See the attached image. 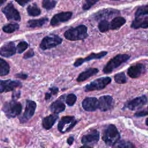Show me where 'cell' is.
I'll list each match as a JSON object with an SVG mask.
<instances>
[{
  "label": "cell",
  "mask_w": 148,
  "mask_h": 148,
  "mask_svg": "<svg viewBox=\"0 0 148 148\" xmlns=\"http://www.w3.org/2000/svg\"><path fill=\"white\" fill-rule=\"evenodd\" d=\"M64 36L69 40H84L88 36L87 28L83 24L71 28L64 32Z\"/></svg>",
  "instance_id": "6da1fadb"
},
{
  "label": "cell",
  "mask_w": 148,
  "mask_h": 148,
  "mask_svg": "<svg viewBox=\"0 0 148 148\" xmlns=\"http://www.w3.org/2000/svg\"><path fill=\"white\" fill-rule=\"evenodd\" d=\"M120 139V134L116 127L113 124H109L103 130L102 139L108 146H113Z\"/></svg>",
  "instance_id": "7a4b0ae2"
},
{
  "label": "cell",
  "mask_w": 148,
  "mask_h": 148,
  "mask_svg": "<svg viewBox=\"0 0 148 148\" xmlns=\"http://www.w3.org/2000/svg\"><path fill=\"white\" fill-rule=\"evenodd\" d=\"M2 110L8 119L14 118L21 113L22 105L16 100L12 99L4 103Z\"/></svg>",
  "instance_id": "3957f363"
},
{
  "label": "cell",
  "mask_w": 148,
  "mask_h": 148,
  "mask_svg": "<svg viewBox=\"0 0 148 148\" xmlns=\"http://www.w3.org/2000/svg\"><path fill=\"white\" fill-rule=\"evenodd\" d=\"M130 58V56L128 54H124L117 55L108 62L103 69V72L105 73H109L112 72L116 68L127 61Z\"/></svg>",
  "instance_id": "277c9868"
},
{
  "label": "cell",
  "mask_w": 148,
  "mask_h": 148,
  "mask_svg": "<svg viewBox=\"0 0 148 148\" xmlns=\"http://www.w3.org/2000/svg\"><path fill=\"white\" fill-rule=\"evenodd\" d=\"M112 81L110 77H102L98 78L85 86V91L101 90L106 87Z\"/></svg>",
  "instance_id": "5b68a950"
},
{
  "label": "cell",
  "mask_w": 148,
  "mask_h": 148,
  "mask_svg": "<svg viewBox=\"0 0 148 148\" xmlns=\"http://www.w3.org/2000/svg\"><path fill=\"white\" fill-rule=\"evenodd\" d=\"M62 39L57 35H50L43 38L40 43V48L43 50L53 48L62 43Z\"/></svg>",
  "instance_id": "8992f818"
},
{
  "label": "cell",
  "mask_w": 148,
  "mask_h": 148,
  "mask_svg": "<svg viewBox=\"0 0 148 148\" xmlns=\"http://www.w3.org/2000/svg\"><path fill=\"white\" fill-rule=\"evenodd\" d=\"M77 121L74 116H66L61 118L58 124V130L61 133H65L70 131L77 124Z\"/></svg>",
  "instance_id": "52a82bcc"
},
{
  "label": "cell",
  "mask_w": 148,
  "mask_h": 148,
  "mask_svg": "<svg viewBox=\"0 0 148 148\" xmlns=\"http://www.w3.org/2000/svg\"><path fill=\"white\" fill-rule=\"evenodd\" d=\"M36 108V104L35 102L31 100H27L26 102V106L24 114L19 119L20 122L22 123H25L31 118H32L35 113Z\"/></svg>",
  "instance_id": "ba28073f"
},
{
  "label": "cell",
  "mask_w": 148,
  "mask_h": 148,
  "mask_svg": "<svg viewBox=\"0 0 148 148\" xmlns=\"http://www.w3.org/2000/svg\"><path fill=\"white\" fill-rule=\"evenodd\" d=\"M6 18L8 20L20 21L21 17L18 10L14 7L12 3H8L5 7L2 9Z\"/></svg>",
  "instance_id": "9c48e42d"
},
{
  "label": "cell",
  "mask_w": 148,
  "mask_h": 148,
  "mask_svg": "<svg viewBox=\"0 0 148 148\" xmlns=\"http://www.w3.org/2000/svg\"><path fill=\"white\" fill-rule=\"evenodd\" d=\"M148 99L146 95H143L130 101L126 104L125 107L131 110H135L142 108L147 103Z\"/></svg>",
  "instance_id": "30bf717a"
},
{
  "label": "cell",
  "mask_w": 148,
  "mask_h": 148,
  "mask_svg": "<svg viewBox=\"0 0 148 148\" xmlns=\"http://www.w3.org/2000/svg\"><path fill=\"white\" fill-rule=\"evenodd\" d=\"M21 86V83L18 80H13L11 79L1 80L0 91L1 92H3L13 91L15 88Z\"/></svg>",
  "instance_id": "8fae6325"
},
{
  "label": "cell",
  "mask_w": 148,
  "mask_h": 148,
  "mask_svg": "<svg viewBox=\"0 0 148 148\" xmlns=\"http://www.w3.org/2000/svg\"><path fill=\"white\" fill-rule=\"evenodd\" d=\"M99 139V132L96 130H93L89 133L83 136L82 143L85 145L93 146L98 142Z\"/></svg>",
  "instance_id": "7c38bea8"
},
{
  "label": "cell",
  "mask_w": 148,
  "mask_h": 148,
  "mask_svg": "<svg viewBox=\"0 0 148 148\" xmlns=\"http://www.w3.org/2000/svg\"><path fill=\"white\" fill-rule=\"evenodd\" d=\"M72 16L71 12H62L55 14L50 21V25L55 26L61 23H64L68 21Z\"/></svg>",
  "instance_id": "4fadbf2b"
},
{
  "label": "cell",
  "mask_w": 148,
  "mask_h": 148,
  "mask_svg": "<svg viewBox=\"0 0 148 148\" xmlns=\"http://www.w3.org/2000/svg\"><path fill=\"white\" fill-rule=\"evenodd\" d=\"M16 48L13 42H8L5 43L0 49L1 56L4 57H10L16 54Z\"/></svg>",
  "instance_id": "5bb4252c"
},
{
  "label": "cell",
  "mask_w": 148,
  "mask_h": 148,
  "mask_svg": "<svg viewBox=\"0 0 148 148\" xmlns=\"http://www.w3.org/2000/svg\"><path fill=\"white\" fill-rule=\"evenodd\" d=\"M108 54L107 51H101L99 53H92L91 54H90V55H88L87 57L82 58H80L77 59L75 62L73 64V65L75 67H78L80 65H82L84 62H86V61H88L90 60H97V59H100L102 58V57H105L106 54Z\"/></svg>",
  "instance_id": "9a60e30c"
},
{
  "label": "cell",
  "mask_w": 148,
  "mask_h": 148,
  "mask_svg": "<svg viewBox=\"0 0 148 148\" xmlns=\"http://www.w3.org/2000/svg\"><path fill=\"white\" fill-rule=\"evenodd\" d=\"M113 105V98L110 95H103L98 99V109L101 112L110 110Z\"/></svg>",
  "instance_id": "2e32d148"
},
{
  "label": "cell",
  "mask_w": 148,
  "mask_h": 148,
  "mask_svg": "<svg viewBox=\"0 0 148 148\" xmlns=\"http://www.w3.org/2000/svg\"><path fill=\"white\" fill-rule=\"evenodd\" d=\"M82 107L88 112H94L98 109V99L95 97H86L82 101Z\"/></svg>",
  "instance_id": "e0dca14e"
},
{
  "label": "cell",
  "mask_w": 148,
  "mask_h": 148,
  "mask_svg": "<svg viewBox=\"0 0 148 148\" xmlns=\"http://www.w3.org/2000/svg\"><path fill=\"white\" fill-rule=\"evenodd\" d=\"M145 71V66L142 64H136L131 66L127 70L128 75L131 78H136L140 76Z\"/></svg>",
  "instance_id": "ac0fdd59"
},
{
  "label": "cell",
  "mask_w": 148,
  "mask_h": 148,
  "mask_svg": "<svg viewBox=\"0 0 148 148\" xmlns=\"http://www.w3.org/2000/svg\"><path fill=\"white\" fill-rule=\"evenodd\" d=\"M65 97V95H62L57 100L53 102L50 106V110L52 113L58 114L61 112H62L65 109V105L63 102V98Z\"/></svg>",
  "instance_id": "d6986e66"
},
{
  "label": "cell",
  "mask_w": 148,
  "mask_h": 148,
  "mask_svg": "<svg viewBox=\"0 0 148 148\" xmlns=\"http://www.w3.org/2000/svg\"><path fill=\"white\" fill-rule=\"evenodd\" d=\"M98 71H99L98 69L96 68H90L86 69V71L81 72L79 75L76 80L79 82L85 81L86 80L88 79L90 77L96 75L98 72Z\"/></svg>",
  "instance_id": "ffe728a7"
},
{
  "label": "cell",
  "mask_w": 148,
  "mask_h": 148,
  "mask_svg": "<svg viewBox=\"0 0 148 148\" xmlns=\"http://www.w3.org/2000/svg\"><path fill=\"white\" fill-rule=\"evenodd\" d=\"M58 118V114H50L43 118L42 120V126L46 130H49L54 125V123Z\"/></svg>",
  "instance_id": "44dd1931"
},
{
  "label": "cell",
  "mask_w": 148,
  "mask_h": 148,
  "mask_svg": "<svg viewBox=\"0 0 148 148\" xmlns=\"http://www.w3.org/2000/svg\"><path fill=\"white\" fill-rule=\"evenodd\" d=\"M131 27L134 29L139 28H148V17H136L132 22Z\"/></svg>",
  "instance_id": "7402d4cb"
},
{
  "label": "cell",
  "mask_w": 148,
  "mask_h": 148,
  "mask_svg": "<svg viewBox=\"0 0 148 148\" xmlns=\"http://www.w3.org/2000/svg\"><path fill=\"white\" fill-rule=\"evenodd\" d=\"M126 22L124 17L118 16L113 18L110 23V29H116L120 28Z\"/></svg>",
  "instance_id": "603a6c76"
},
{
  "label": "cell",
  "mask_w": 148,
  "mask_h": 148,
  "mask_svg": "<svg viewBox=\"0 0 148 148\" xmlns=\"http://www.w3.org/2000/svg\"><path fill=\"white\" fill-rule=\"evenodd\" d=\"M48 21L47 17H43L38 20H30L27 22V27L29 28L41 27Z\"/></svg>",
  "instance_id": "cb8c5ba5"
},
{
  "label": "cell",
  "mask_w": 148,
  "mask_h": 148,
  "mask_svg": "<svg viewBox=\"0 0 148 148\" xmlns=\"http://www.w3.org/2000/svg\"><path fill=\"white\" fill-rule=\"evenodd\" d=\"M112 146V148H136L131 142L124 140H119Z\"/></svg>",
  "instance_id": "d4e9b609"
},
{
  "label": "cell",
  "mask_w": 148,
  "mask_h": 148,
  "mask_svg": "<svg viewBox=\"0 0 148 148\" xmlns=\"http://www.w3.org/2000/svg\"><path fill=\"white\" fill-rule=\"evenodd\" d=\"M10 72V66L8 62L3 59L0 60V76H3L9 74Z\"/></svg>",
  "instance_id": "484cf974"
},
{
  "label": "cell",
  "mask_w": 148,
  "mask_h": 148,
  "mask_svg": "<svg viewBox=\"0 0 148 148\" xmlns=\"http://www.w3.org/2000/svg\"><path fill=\"white\" fill-rule=\"evenodd\" d=\"M27 11L28 15L31 16H38L40 15L41 13L40 9L36 4H34L33 5H29L27 7Z\"/></svg>",
  "instance_id": "4316f807"
},
{
  "label": "cell",
  "mask_w": 148,
  "mask_h": 148,
  "mask_svg": "<svg viewBox=\"0 0 148 148\" xmlns=\"http://www.w3.org/2000/svg\"><path fill=\"white\" fill-rule=\"evenodd\" d=\"M19 29V25L17 23H9L2 27V30L6 33H13Z\"/></svg>",
  "instance_id": "83f0119b"
},
{
  "label": "cell",
  "mask_w": 148,
  "mask_h": 148,
  "mask_svg": "<svg viewBox=\"0 0 148 148\" xmlns=\"http://www.w3.org/2000/svg\"><path fill=\"white\" fill-rule=\"evenodd\" d=\"M116 13H119V11L114 10L113 9H106L100 11L98 14L97 13L96 14V17L97 18H101L102 17H106L110 15H113L114 14Z\"/></svg>",
  "instance_id": "f1b7e54d"
},
{
  "label": "cell",
  "mask_w": 148,
  "mask_h": 148,
  "mask_svg": "<svg viewBox=\"0 0 148 148\" xmlns=\"http://www.w3.org/2000/svg\"><path fill=\"white\" fill-rule=\"evenodd\" d=\"M98 29L101 32H105L110 29V23L106 20H102L98 24Z\"/></svg>",
  "instance_id": "f546056e"
},
{
  "label": "cell",
  "mask_w": 148,
  "mask_h": 148,
  "mask_svg": "<svg viewBox=\"0 0 148 148\" xmlns=\"http://www.w3.org/2000/svg\"><path fill=\"white\" fill-rule=\"evenodd\" d=\"M56 3L55 0H43L42 6L47 10H51L56 6Z\"/></svg>",
  "instance_id": "4dcf8cb0"
},
{
  "label": "cell",
  "mask_w": 148,
  "mask_h": 148,
  "mask_svg": "<svg viewBox=\"0 0 148 148\" xmlns=\"http://www.w3.org/2000/svg\"><path fill=\"white\" fill-rule=\"evenodd\" d=\"M115 82L118 84H124L127 82V77L124 72H120L116 74L114 76Z\"/></svg>",
  "instance_id": "1f68e13d"
},
{
  "label": "cell",
  "mask_w": 148,
  "mask_h": 148,
  "mask_svg": "<svg viewBox=\"0 0 148 148\" xmlns=\"http://www.w3.org/2000/svg\"><path fill=\"white\" fill-rule=\"evenodd\" d=\"M148 14V5L142 6L139 7L135 12V18L142 17L144 15Z\"/></svg>",
  "instance_id": "d6a6232c"
},
{
  "label": "cell",
  "mask_w": 148,
  "mask_h": 148,
  "mask_svg": "<svg viewBox=\"0 0 148 148\" xmlns=\"http://www.w3.org/2000/svg\"><path fill=\"white\" fill-rule=\"evenodd\" d=\"M76 99H77V97L75 94H69L66 97L65 102L68 106H72L74 105V104L75 103V102L76 101Z\"/></svg>",
  "instance_id": "836d02e7"
},
{
  "label": "cell",
  "mask_w": 148,
  "mask_h": 148,
  "mask_svg": "<svg viewBox=\"0 0 148 148\" xmlns=\"http://www.w3.org/2000/svg\"><path fill=\"white\" fill-rule=\"evenodd\" d=\"M28 44L26 42L21 41L20 43H18V44L17 46V47H16L17 51L18 53L21 54L28 48Z\"/></svg>",
  "instance_id": "e575fe53"
},
{
  "label": "cell",
  "mask_w": 148,
  "mask_h": 148,
  "mask_svg": "<svg viewBox=\"0 0 148 148\" xmlns=\"http://www.w3.org/2000/svg\"><path fill=\"white\" fill-rule=\"evenodd\" d=\"M99 0H86L83 5V9L87 10L90 9L94 4H95Z\"/></svg>",
  "instance_id": "d590c367"
},
{
  "label": "cell",
  "mask_w": 148,
  "mask_h": 148,
  "mask_svg": "<svg viewBox=\"0 0 148 148\" xmlns=\"http://www.w3.org/2000/svg\"><path fill=\"white\" fill-rule=\"evenodd\" d=\"M148 114V108H147L146 110H140L139 112H137L136 113H135L134 116L135 117H142V116H145L146 115Z\"/></svg>",
  "instance_id": "8d00e7d4"
},
{
  "label": "cell",
  "mask_w": 148,
  "mask_h": 148,
  "mask_svg": "<svg viewBox=\"0 0 148 148\" xmlns=\"http://www.w3.org/2000/svg\"><path fill=\"white\" fill-rule=\"evenodd\" d=\"M34 56V50H33L32 49H29L28 51H27V52L25 53V54H24L23 58H24V59H27V58H29L33 57Z\"/></svg>",
  "instance_id": "74e56055"
},
{
  "label": "cell",
  "mask_w": 148,
  "mask_h": 148,
  "mask_svg": "<svg viewBox=\"0 0 148 148\" xmlns=\"http://www.w3.org/2000/svg\"><path fill=\"white\" fill-rule=\"evenodd\" d=\"M15 1L20 6H24L27 3H28L30 1V0H15Z\"/></svg>",
  "instance_id": "f35d334b"
},
{
  "label": "cell",
  "mask_w": 148,
  "mask_h": 148,
  "mask_svg": "<svg viewBox=\"0 0 148 148\" xmlns=\"http://www.w3.org/2000/svg\"><path fill=\"white\" fill-rule=\"evenodd\" d=\"M49 90L50 91V93H51V95H56L58 92V88L57 87H56L50 88Z\"/></svg>",
  "instance_id": "ab89813d"
},
{
  "label": "cell",
  "mask_w": 148,
  "mask_h": 148,
  "mask_svg": "<svg viewBox=\"0 0 148 148\" xmlns=\"http://www.w3.org/2000/svg\"><path fill=\"white\" fill-rule=\"evenodd\" d=\"M16 77H17L18 78H20V79H26L27 77H28V76H27V75H26L25 73H21L16 74Z\"/></svg>",
  "instance_id": "60d3db41"
},
{
  "label": "cell",
  "mask_w": 148,
  "mask_h": 148,
  "mask_svg": "<svg viewBox=\"0 0 148 148\" xmlns=\"http://www.w3.org/2000/svg\"><path fill=\"white\" fill-rule=\"evenodd\" d=\"M20 92L18 91L17 92L13 93V95H12V98L14 100H17L16 99H18L20 97Z\"/></svg>",
  "instance_id": "b9f144b4"
},
{
  "label": "cell",
  "mask_w": 148,
  "mask_h": 148,
  "mask_svg": "<svg viewBox=\"0 0 148 148\" xmlns=\"http://www.w3.org/2000/svg\"><path fill=\"white\" fill-rule=\"evenodd\" d=\"M73 140H74V138L73 136H70L67 139V143L69 145H72Z\"/></svg>",
  "instance_id": "7bdbcfd3"
},
{
  "label": "cell",
  "mask_w": 148,
  "mask_h": 148,
  "mask_svg": "<svg viewBox=\"0 0 148 148\" xmlns=\"http://www.w3.org/2000/svg\"><path fill=\"white\" fill-rule=\"evenodd\" d=\"M51 93H50V92H46V94H45V99L46 100V101H47V100H49L50 98V97H51Z\"/></svg>",
  "instance_id": "ee69618b"
},
{
  "label": "cell",
  "mask_w": 148,
  "mask_h": 148,
  "mask_svg": "<svg viewBox=\"0 0 148 148\" xmlns=\"http://www.w3.org/2000/svg\"><path fill=\"white\" fill-rule=\"evenodd\" d=\"M79 148H92V147H90V146H88L87 145H84V146H82V147H80Z\"/></svg>",
  "instance_id": "f6af8a7d"
},
{
  "label": "cell",
  "mask_w": 148,
  "mask_h": 148,
  "mask_svg": "<svg viewBox=\"0 0 148 148\" xmlns=\"http://www.w3.org/2000/svg\"><path fill=\"white\" fill-rule=\"evenodd\" d=\"M6 0H0V4L1 5H2L5 2Z\"/></svg>",
  "instance_id": "bcb514c9"
},
{
  "label": "cell",
  "mask_w": 148,
  "mask_h": 148,
  "mask_svg": "<svg viewBox=\"0 0 148 148\" xmlns=\"http://www.w3.org/2000/svg\"><path fill=\"white\" fill-rule=\"evenodd\" d=\"M145 123H146V125L148 126V117L146 119V121H145Z\"/></svg>",
  "instance_id": "7dc6e473"
},
{
  "label": "cell",
  "mask_w": 148,
  "mask_h": 148,
  "mask_svg": "<svg viewBox=\"0 0 148 148\" xmlns=\"http://www.w3.org/2000/svg\"><path fill=\"white\" fill-rule=\"evenodd\" d=\"M112 1H119V0H112Z\"/></svg>",
  "instance_id": "c3c4849f"
}]
</instances>
